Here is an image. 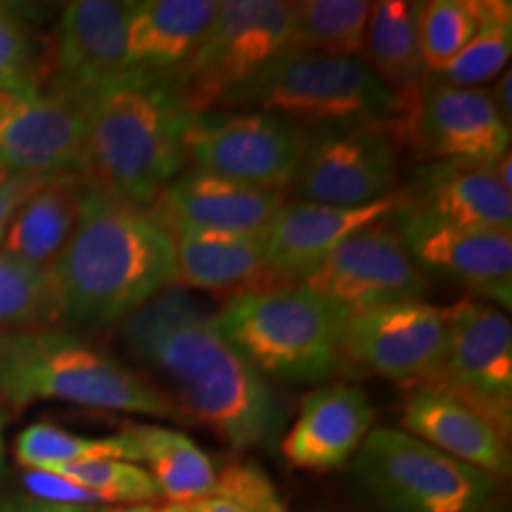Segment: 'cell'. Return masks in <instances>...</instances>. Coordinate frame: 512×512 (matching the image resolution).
<instances>
[{"instance_id": "28", "label": "cell", "mask_w": 512, "mask_h": 512, "mask_svg": "<svg viewBox=\"0 0 512 512\" xmlns=\"http://www.w3.org/2000/svg\"><path fill=\"white\" fill-rule=\"evenodd\" d=\"M15 458L27 470L57 472L93 460H128L140 465V448L131 430L112 437H86L50 422H34L17 434Z\"/></svg>"}, {"instance_id": "14", "label": "cell", "mask_w": 512, "mask_h": 512, "mask_svg": "<svg viewBox=\"0 0 512 512\" xmlns=\"http://www.w3.org/2000/svg\"><path fill=\"white\" fill-rule=\"evenodd\" d=\"M83 110L60 86L34 76L0 91V174L57 176L81 169Z\"/></svg>"}, {"instance_id": "1", "label": "cell", "mask_w": 512, "mask_h": 512, "mask_svg": "<svg viewBox=\"0 0 512 512\" xmlns=\"http://www.w3.org/2000/svg\"><path fill=\"white\" fill-rule=\"evenodd\" d=\"M119 337L145 370L162 382L178 418L200 422L228 446L271 448L287 411L271 382L221 335L214 313L171 285L121 320Z\"/></svg>"}, {"instance_id": "12", "label": "cell", "mask_w": 512, "mask_h": 512, "mask_svg": "<svg viewBox=\"0 0 512 512\" xmlns=\"http://www.w3.org/2000/svg\"><path fill=\"white\" fill-rule=\"evenodd\" d=\"M302 285L347 311L420 302L430 290L427 275L396 233L392 216L349 235L306 275Z\"/></svg>"}, {"instance_id": "10", "label": "cell", "mask_w": 512, "mask_h": 512, "mask_svg": "<svg viewBox=\"0 0 512 512\" xmlns=\"http://www.w3.org/2000/svg\"><path fill=\"white\" fill-rule=\"evenodd\" d=\"M432 389L482 413L508 439L512 418V325L494 304L465 297L446 309V349Z\"/></svg>"}, {"instance_id": "40", "label": "cell", "mask_w": 512, "mask_h": 512, "mask_svg": "<svg viewBox=\"0 0 512 512\" xmlns=\"http://www.w3.org/2000/svg\"><path fill=\"white\" fill-rule=\"evenodd\" d=\"M155 505H105L95 512H155Z\"/></svg>"}, {"instance_id": "36", "label": "cell", "mask_w": 512, "mask_h": 512, "mask_svg": "<svg viewBox=\"0 0 512 512\" xmlns=\"http://www.w3.org/2000/svg\"><path fill=\"white\" fill-rule=\"evenodd\" d=\"M48 176H8L0 174V242L5 238L15 211L22 207V202L34 192L38 185L46 181Z\"/></svg>"}, {"instance_id": "9", "label": "cell", "mask_w": 512, "mask_h": 512, "mask_svg": "<svg viewBox=\"0 0 512 512\" xmlns=\"http://www.w3.org/2000/svg\"><path fill=\"white\" fill-rule=\"evenodd\" d=\"M309 145L311 131L266 112L200 114L185 133L192 169L280 192H290Z\"/></svg>"}, {"instance_id": "26", "label": "cell", "mask_w": 512, "mask_h": 512, "mask_svg": "<svg viewBox=\"0 0 512 512\" xmlns=\"http://www.w3.org/2000/svg\"><path fill=\"white\" fill-rule=\"evenodd\" d=\"M361 60L399 98H408L425 81L418 41V3L380 0L373 3L363 38Z\"/></svg>"}, {"instance_id": "5", "label": "cell", "mask_w": 512, "mask_h": 512, "mask_svg": "<svg viewBox=\"0 0 512 512\" xmlns=\"http://www.w3.org/2000/svg\"><path fill=\"white\" fill-rule=\"evenodd\" d=\"M347 309L302 283L249 290L214 313L221 335L261 375L323 382L347 368L342 332Z\"/></svg>"}, {"instance_id": "42", "label": "cell", "mask_w": 512, "mask_h": 512, "mask_svg": "<svg viewBox=\"0 0 512 512\" xmlns=\"http://www.w3.org/2000/svg\"><path fill=\"white\" fill-rule=\"evenodd\" d=\"M155 512H192L190 503H169V505H162V508H157Z\"/></svg>"}, {"instance_id": "20", "label": "cell", "mask_w": 512, "mask_h": 512, "mask_svg": "<svg viewBox=\"0 0 512 512\" xmlns=\"http://www.w3.org/2000/svg\"><path fill=\"white\" fill-rule=\"evenodd\" d=\"M399 195L401 207L453 228L512 230V192L494 164L425 162Z\"/></svg>"}, {"instance_id": "13", "label": "cell", "mask_w": 512, "mask_h": 512, "mask_svg": "<svg viewBox=\"0 0 512 512\" xmlns=\"http://www.w3.org/2000/svg\"><path fill=\"white\" fill-rule=\"evenodd\" d=\"M401 145L399 126L316 133L290 192L297 202L366 207L394 192Z\"/></svg>"}, {"instance_id": "27", "label": "cell", "mask_w": 512, "mask_h": 512, "mask_svg": "<svg viewBox=\"0 0 512 512\" xmlns=\"http://www.w3.org/2000/svg\"><path fill=\"white\" fill-rule=\"evenodd\" d=\"M140 448V463L169 503H195L216 489V467L188 434L159 425L128 427Z\"/></svg>"}, {"instance_id": "31", "label": "cell", "mask_w": 512, "mask_h": 512, "mask_svg": "<svg viewBox=\"0 0 512 512\" xmlns=\"http://www.w3.org/2000/svg\"><path fill=\"white\" fill-rule=\"evenodd\" d=\"M484 22V0H430L418 3L422 67L437 76L463 53Z\"/></svg>"}, {"instance_id": "11", "label": "cell", "mask_w": 512, "mask_h": 512, "mask_svg": "<svg viewBox=\"0 0 512 512\" xmlns=\"http://www.w3.org/2000/svg\"><path fill=\"white\" fill-rule=\"evenodd\" d=\"M401 143L425 162L496 164L510 152V124L486 88L425 76L418 91L403 98Z\"/></svg>"}, {"instance_id": "16", "label": "cell", "mask_w": 512, "mask_h": 512, "mask_svg": "<svg viewBox=\"0 0 512 512\" xmlns=\"http://www.w3.org/2000/svg\"><path fill=\"white\" fill-rule=\"evenodd\" d=\"M396 233L420 271L463 285L486 304L508 313L512 306V230L453 228L434 223L396 202Z\"/></svg>"}, {"instance_id": "33", "label": "cell", "mask_w": 512, "mask_h": 512, "mask_svg": "<svg viewBox=\"0 0 512 512\" xmlns=\"http://www.w3.org/2000/svg\"><path fill=\"white\" fill-rule=\"evenodd\" d=\"M55 475L83 486L100 505H155L162 498L150 472L128 460H93L62 467Z\"/></svg>"}, {"instance_id": "37", "label": "cell", "mask_w": 512, "mask_h": 512, "mask_svg": "<svg viewBox=\"0 0 512 512\" xmlns=\"http://www.w3.org/2000/svg\"><path fill=\"white\" fill-rule=\"evenodd\" d=\"M0 512H93L91 508H76V505L64 503H50L41 501V498L27 496V498H8L0 503Z\"/></svg>"}, {"instance_id": "29", "label": "cell", "mask_w": 512, "mask_h": 512, "mask_svg": "<svg viewBox=\"0 0 512 512\" xmlns=\"http://www.w3.org/2000/svg\"><path fill=\"white\" fill-rule=\"evenodd\" d=\"M373 3L368 0H299L292 3L294 50L361 57Z\"/></svg>"}, {"instance_id": "21", "label": "cell", "mask_w": 512, "mask_h": 512, "mask_svg": "<svg viewBox=\"0 0 512 512\" xmlns=\"http://www.w3.org/2000/svg\"><path fill=\"white\" fill-rule=\"evenodd\" d=\"M373 420V403L363 389L328 384L304 396L297 420L280 439V451L287 463L302 470H335L356 456Z\"/></svg>"}, {"instance_id": "2", "label": "cell", "mask_w": 512, "mask_h": 512, "mask_svg": "<svg viewBox=\"0 0 512 512\" xmlns=\"http://www.w3.org/2000/svg\"><path fill=\"white\" fill-rule=\"evenodd\" d=\"M53 275L62 320L121 323L176 283L174 242L150 209L114 200L86 183L79 219Z\"/></svg>"}, {"instance_id": "32", "label": "cell", "mask_w": 512, "mask_h": 512, "mask_svg": "<svg viewBox=\"0 0 512 512\" xmlns=\"http://www.w3.org/2000/svg\"><path fill=\"white\" fill-rule=\"evenodd\" d=\"M512 55V5L508 0H484V22L463 53L444 72L432 76L451 86L477 88L508 69Z\"/></svg>"}, {"instance_id": "3", "label": "cell", "mask_w": 512, "mask_h": 512, "mask_svg": "<svg viewBox=\"0 0 512 512\" xmlns=\"http://www.w3.org/2000/svg\"><path fill=\"white\" fill-rule=\"evenodd\" d=\"M83 159L79 174L91 188L147 209L188 166V110L176 74L128 69L79 95Z\"/></svg>"}, {"instance_id": "30", "label": "cell", "mask_w": 512, "mask_h": 512, "mask_svg": "<svg viewBox=\"0 0 512 512\" xmlns=\"http://www.w3.org/2000/svg\"><path fill=\"white\" fill-rule=\"evenodd\" d=\"M60 318L53 266H36L0 249V332L36 330Z\"/></svg>"}, {"instance_id": "41", "label": "cell", "mask_w": 512, "mask_h": 512, "mask_svg": "<svg viewBox=\"0 0 512 512\" xmlns=\"http://www.w3.org/2000/svg\"><path fill=\"white\" fill-rule=\"evenodd\" d=\"M3 432H5V418L0 415V479L5 477V437H3Z\"/></svg>"}, {"instance_id": "4", "label": "cell", "mask_w": 512, "mask_h": 512, "mask_svg": "<svg viewBox=\"0 0 512 512\" xmlns=\"http://www.w3.org/2000/svg\"><path fill=\"white\" fill-rule=\"evenodd\" d=\"M0 399L12 406L62 401L95 411L176 420L159 389L117 358L69 332H0Z\"/></svg>"}, {"instance_id": "39", "label": "cell", "mask_w": 512, "mask_h": 512, "mask_svg": "<svg viewBox=\"0 0 512 512\" xmlns=\"http://www.w3.org/2000/svg\"><path fill=\"white\" fill-rule=\"evenodd\" d=\"M192 512H252L245 505L235 503V501H228V498L223 496H216L211 494L207 498H200V501L190 503Z\"/></svg>"}, {"instance_id": "6", "label": "cell", "mask_w": 512, "mask_h": 512, "mask_svg": "<svg viewBox=\"0 0 512 512\" xmlns=\"http://www.w3.org/2000/svg\"><path fill=\"white\" fill-rule=\"evenodd\" d=\"M266 112L320 133L361 126H399L403 100L384 86L361 57L290 50L223 102Z\"/></svg>"}, {"instance_id": "8", "label": "cell", "mask_w": 512, "mask_h": 512, "mask_svg": "<svg viewBox=\"0 0 512 512\" xmlns=\"http://www.w3.org/2000/svg\"><path fill=\"white\" fill-rule=\"evenodd\" d=\"M294 50L292 3L219 0L214 22L176 72L188 110L200 117Z\"/></svg>"}, {"instance_id": "24", "label": "cell", "mask_w": 512, "mask_h": 512, "mask_svg": "<svg viewBox=\"0 0 512 512\" xmlns=\"http://www.w3.org/2000/svg\"><path fill=\"white\" fill-rule=\"evenodd\" d=\"M216 0H138L133 3L128 50L131 64L176 74L214 22Z\"/></svg>"}, {"instance_id": "38", "label": "cell", "mask_w": 512, "mask_h": 512, "mask_svg": "<svg viewBox=\"0 0 512 512\" xmlns=\"http://www.w3.org/2000/svg\"><path fill=\"white\" fill-rule=\"evenodd\" d=\"M510 86H512V74L510 69H505L501 79L496 81L494 91H491V98H494L498 112H501V117L512 124V102H510Z\"/></svg>"}, {"instance_id": "7", "label": "cell", "mask_w": 512, "mask_h": 512, "mask_svg": "<svg viewBox=\"0 0 512 512\" xmlns=\"http://www.w3.org/2000/svg\"><path fill=\"white\" fill-rule=\"evenodd\" d=\"M363 489L392 512H486L496 477L394 427H373L354 456Z\"/></svg>"}, {"instance_id": "23", "label": "cell", "mask_w": 512, "mask_h": 512, "mask_svg": "<svg viewBox=\"0 0 512 512\" xmlns=\"http://www.w3.org/2000/svg\"><path fill=\"white\" fill-rule=\"evenodd\" d=\"M174 242L176 287L235 294L261 290L266 275L264 233L169 230Z\"/></svg>"}, {"instance_id": "25", "label": "cell", "mask_w": 512, "mask_h": 512, "mask_svg": "<svg viewBox=\"0 0 512 512\" xmlns=\"http://www.w3.org/2000/svg\"><path fill=\"white\" fill-rule=\"evenodd\" d=\"M86 181L79 171L48 176L15 211L0 249L36 266H53L79 219Z\"/></svg>"}, {"instance_id": "35", "label": "cell", "mask_w": 512, "mask_h": 512, "mask_svg": "<svg viewBox=\"0 0 512 512\" xmlns=\"http://www.w3.org/2000/svg\"><path fill=\"white\" fill-rule=\"evenodd\" d=\"M29 38L8 8H0V91L29 79Z\"/></svg>"}, {"instance_id": "19", "label": "cell", "mask_w": 512, "mask_h": 512, "mask_svg": "<svg viewBox=\"0 0 512 512\" xmlns=\"http://www.w3.org/2000/svg\"><path fill=\"white\" fill-rule=\"evenodd\" d=\"M133 3L74 0L57 24L55 64L62 91L74 98L133 69L128 50Z\"/></svg>"}, {"instance_id": "34", "label": "cell", "mask_w": 512, "mask_h": 512, "mask_svg": "<svg viewBox=\"0 0 512 512\" xmlns=\"http://www.w3.org/2000/svg\"><path fill=\"white\" fill-rule=\"evenodd\" d=\"M214 494L245 505L252 512H287L271 477L254 465L223 467L216 475Z\"/></svg>"}, {"instance_id": "15", "label": "cell", "mask_w": 512, "mask_h": 512, "mask_svg": "<svg viewBox=\"0 0 512 512\" xmlns=\"http://www.w3.org/2000/svg\"><path fill=\"white\" fill-rule=\"evenodd\" d=\"M446 349V309L427 302H403L380 309L349 311L342 332L347 366L408 387L437 382Z\"/></svg>"}, {"instance_id": "18", "label": "cell", "mask_w": 512, "mask_h": 512, "mask_svg": "<svg viewBox=\"0 0 512 512\" xmlns=\"http://www.w3.org/2000/svg\"><path fill=\"white\" fill-rule=\"evenodd\" d=\"M287 200V192L249 188L185 166L147 209L166 230L264 233Z\"/></svg>"}, {"instance_id": "22", "label": "cell", "mask_w": 512, "mask_h": 512, "mask_svg": "<svg viewBox=\"0 0 512 512\" xmlns=\"http://www.w3.org/2000/svg\"><path fill=\"white\" fill-rule=\"evenodd\" d=\"M401 422L411 437L486 475L510 472L508 439L482 413L441 389H413L403 403Z\"/></svg>"}, {"instance_id": "17", "label": "cell", "mask_w": 512, "mask_h": 512, "mask_svg": "<svg viewBox=\"0 0 512 512\" xmlns=\"http://www.w3.org/2000/svg\"><path fill=\"white\" fill-rule=\"evenodd\" d=\"M396 202H399L396 192L366 207H328V204L287 200L264 230V287L302 283L349 235L392 216Z\"/></svg>"}]
</instances>
